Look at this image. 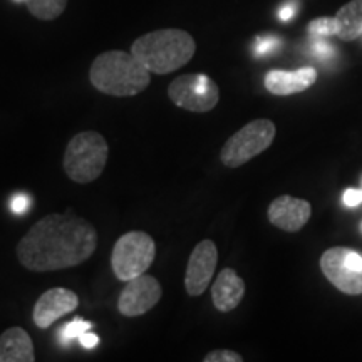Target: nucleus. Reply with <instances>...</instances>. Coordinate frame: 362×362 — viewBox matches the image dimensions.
<instances>
[{"label": "nucleus", "mask_w": 362, "mask_h": 362, "mask_svg": "<svg viewBox=\"0 0 362 362\" xmlns=\"http://www.w3.org/2000/svg\"><path fill=\"white\" fill-rule=\"evenodd\" d=\"M98 247L89 221L71 214L40 218L17 245V259L30 272H56L81 265Z\"/></svg>", "instance_id": "1"}, {"label": "nucleus", "mask_w": 362, "mask_h": 362, "mask_svg": "<svg viewBox=\"0 0 362 362\" xmlns=\"http://www.w3.org/2000/svg\"><path fill=\"white\" fill-rule=\"evenodd\" d=\"M197 52L194 39L180 29H161L144 34L131 45V54L151 74H170L188 64Z\"/></svg>", "instance_id": "2"}, {"label": "nucleus", "mask_w": 362, "mask_h": 362, "mask_svg": "<svg viewBox=\"0 0 362 362\" xmlns=\"http://www.w3.org/2000/svg\"><path fill=\"white\" fill-rule=\"evenodd\" d=\"M89 79L94 88L107 96L129 98L148 88L151 72L131 52L110 51L94 59Z\"/></svg>", "instance_id": "3"}, {"label": "nucleus", "mask_w": 362, "mask_h": 362, "mask_svg": "<svg viewBox=\"0 0 362 362\" xmlns=\"http://www.w3.org/2000/svg\"><path fill=\"white\" fill-rule=\"evenodd\" d=\"M106 139L96 131H83L67 144L64 171L76 183H90L103 175L107 161Z\"/></svg>", "instance_id": "4"}, {"label": "nucleus", "mask_w": 362, "mask_h": 362, "mask_svg": "<svg viewBox=\"0 0 362 362\" xmlns=\"http://www.w3.org/2000/svg\"><path fill=\"white\" fill-rule=\"evenodd\" d=\"M156 257L155 240L144 232H128L115 243L111 267L117 280H128L143 275Z\"/></svg>", "instance_id": "5"}, {"label": "nucleus", "mask_w": 362, "mask_h": 362, "mask_svg": "<svg viewBox=\"0 0 362 362\" xmlns=\"http://www.w3.org/2000/svg\"><path fill=\"white\" fill-rule=\"evenodd\" d=\"M277 128L270 119H255L238 129L221 148L220 158L226 168H238L264 153L274 143Z\"/></svg>", "instance_id": "6"}, {"label": "nucleus", "mask_w": 362, "mask_h": 362, "mask_svg": "<svg viewBox=\"0 0 362 362\" xmlns=\"http://www.w3.org/2000/svg\"><path fill=\"white\" fill-rule=\"evenodd\" d=\"M320 270L334 287L347 296L362 293V255L347 247H334L320 257Z\"/></svg>", "instance_id": "7"}, {"label": "nucleus", "mask_w": 362, "mask_h": 362, "mask_svg": "<svg viewBox=\"0 0 362 362\" xmlns=\"http://www.w3.org/2000/svg\"><path fill=\"white\" fill-rule=\"evenodd\" d=\"M168 98L181 110L208 112L218 104L220 89L206 74H183L170 84Z\"/></svg>", "instance_id": "8"}, {"label": "nucleus", "mask_w": 362, "mask_h": 362, "mask_svg": "<svg viewBox=\"0 0 362 362\" xmlns=\"http://www.w3.org/2000/svg\"><path fill=\"white\" fill-rule=\"evenodd\" d=\"M161 284L151 275H138L128 280L123 292L119 293L117 309L126 317L146 314L161 298Z\"/></svg>", "instance_id": "9"}, {"label": "nucleus", "mask_w": 362, "mask_h": 362, "mask_svg": "<svg viewBox=\"0 0 362 362\" xmlns=\"http://www.w3.org/2000/svg\"><path fill=\"white\" fill-rule=\"evenodd\" d=\"M216 264H218V248L211 240H203L193 248L185 275V288L188 296L198 297L210 287Z\"/></svg>", "instance_id": "10"}, {"label": "nucleus", "mask_w": 362, "mask_h": 362, "mask_svg": "<svg viewBox=\"0 0 362 362\" xmlns=\"http://www.w3.org/2000/svg\"><path fill=\"white\" fill-rule=\"evenodd\" d=\"M79 305V297L69 288H49L39 297L34 305V324L39 329H49L57 319L74 312Z\"/></svg>", "instance_id": "11"}, {"label": "nucleus", "mask_w": 362, "mask_h": 362, "mask_svg": "<svg viewBox=\"0 0 362 362\" xmlns=\"http://www.w3.org/2000/svg\"><path fill=\"white\" fill-rule=\"evenodd\" d=\"M312 206L307 200L291 197V194H282L275 198L269 206V220L270 223L284 232H298L310 220Z\"/></svg>", "instance_id": "12"}, {"label": "nucleus", "mask_w": 362, "mask_h": 362, "mask_svg": "<svg viewBox=\"0 0 362 362\" xmlns=\"http://www.w3.org/2000/svg\"><path fill=\"white\" fill-rule=\"evenodd\" d=\"M317 81L314 67H302L297 71H270L265 76V88L275 96H291L304 93Z\"/></svg>", "instance_id": "13"}, {"label": "nucleus", "mask_w": 362, "mask_h": 362, "mask_svg": "<svg viewBox=\"0 0 362 362\" xmlns=\"http://www.w3.org/2000/svg\"><path fill=\"white\" fill-rule=\"evenodd\" d=\"M245 296V282L233 269H223L211 285V300L220 312L237 309Z\"/></svg>", "instance_id": "14"}, {"label": "nucleus", "mask_w": 362, "mask_h": 362, "mask_svg": "<svg viewBox=\"0 0 362 362\" xmlns=\"http://www.w3.org/2000/svg\"><path fill=\"white\" fill-rule=\"evenodd\" d=\"M34 344L21 327H11L0 336V362H34Z\"/></svg>", "instance_id": "15"}, {"label": "nucleus", "mask_w": 362, "mask_h": 362, "mask_svg": "<svg viewBox=\"0 0 362 362\" xmlns=\"http://www.w3.org/2000/svg\"><path fill=\"white\" fill-rule=\"evenodd\" d=\"M336 27L341 40H356L362 35V0H352L337 12Z\"/></svg>", "instance_id": "16"}, {"label": "nucleus", "mask_w": 362, "mask_h": 362, "mask_svg": "<svg viewBox=\"0 0 362 362\" xmlns=\"http://www.w3.org/2000/svg\"><path fill=\"white\" fill-rule=\"evenodd\" d=\"M27 8L40 21H54L64 12L67 0H25Z\"/></svg>", "instance_id": "17"}, {"label": "nucleus", "mask_w": 362, "mask_h": 362, "mask_svg": "<svg viewBox=\"0 0 362 362\" xmlns=\"http://www.w3.org/2000/svg\"><path fill=\"white\" fill-rule=\"evenodd\" d=\"M312 37H330V35H337L336 19L334 17H320V19H314L307 27Z\"/></svg>", "instance_id": "18"}, {"label": "nucleus", "mask_w": 362, "mask_h": 362, "mask_svg": "<svg viewBox=\"0 0 362 362\" xmlns=\"http://www.w3.org/2000/svg\"><path fill=\"white\" fill-rule=\"evenodd\" d=\"M93 327V324L86 322L83 319H74L72 322L66 324L64 327L61 330V339L64 342H69L72 339H79L81 334H84L86 330H89Z\"/></svg>", "instance_id": "19"}, {"label": "nucleus", "mask_w": 362, "mask_h": 362, "mask_svg": "<svg viewBox=\"0 0 362 362\" xmlns=\"http://www.w3.org/2000/svg\"><path fill=\"white\" fill-rule=\"evenodd\" d=\"M280 45V39L275 35H264V37H257L255 45H253V54L257 57H264L267 54L274 52Z\"/></svg>", "instance_id": "20"}, {"label": "nucleus", "mask_w": 362, "mask_h": 362, "mask_svg": "<svg viewBox=\"0 0 362 362\" xmlns=\"http://www.w3.org/2000/svg\"><path fill=\"white\" fill-rule=\"evenodd\" d=\"M205 362H242L243 357L233 351H211L203 357Z\"/></svg>", "instance_id": "21"}, {"label": "nucleus", "mask_w": 362, "mask_h": 362, "mask_svg": "<svg viewBox=\"0 0 362 362\" xmlns=\"http://www.w3.org/2000/svg\"><path fill=\"white\" fill-rule=\"evenodd\" d=\"M30 203H33V200L29 198V194L17 193L16 197H12V200H11V210L13 211V214L22 215L29 210Z\"/></svg>", "instance_id": "22"}, {"label": "nucleus", "mask_w": 362, "mask_h": 362, "mask_svg": "<svg viewBox=\"0 0 362 362\" xmlns=\"http://www.w3.org/2000/svg\"><path fill=\"white\" fill-rule=\"evenodd\" d=\"M312 52H314L315 56L320 59H330L336 51H334L332 45L324 42V40H315V42L312 44Z\"/></svg>", "instance_id": "23"}, {"label": "nucleus", "mask_w": 362, "mask_h": 362, "mask_svg": "<svg viewBox=\"0 0 362 362\" xmlns=\"http://www.w3.org/2000/svg\"><path fill=\"white\" fill-rule=\"evenodd\" d=\"M344 203H346V205L351 206V208L361 205V203H362V189H354V188L346 189V192H344Z\"/></svg>", "instance_id": "24"}, {"label": "nucleus", "mask_w": 362, "mask_h": 362, "mask_svg": "<svg viewBox=\"0 0 362 362\" xmlns=\"http://www.w3.org/2000/svg\"><path fill=\"white\" fill-rule=\"evenodd\" d=\"M79 342H81V346L86 347V349H93V347H96L99 344V337L96 336V334L86 330L84 334H81L79 336Z\"/></svg>", "instance_id": "25"}, {"label": "nucleus", "mask_w": 362, "mask_h": 362, "mask_svg": "<svg viewBox=\"0 0 362 362\" xmlns=\"http://www.w3.org/2000/svg\"><path fill=\"white\" fill-rule=\"evenodd\" d=\"M293 16H296V6H293V4H287V6H284V7L279 11L280 21H284V22L291 21Z\"/></svg>", "instance_id": "26"}]
</instances>
